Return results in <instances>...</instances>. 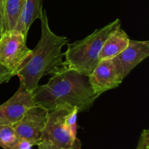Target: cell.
Masks as SVG:
<instances>
[{"instance_id": "obj_17", "label": "cell", "mask_w": 149, "mask_h": 149, "mask_svg": "<svg viewBox=\"0 0 149 149\" xmlns=\"http://www.w3.org/2000/svg\"><path fill=\"white\" fill-rule=\"evenodd\" d=\"M33 146L34 144L31 141L18 138L12 149H32V147Z\"/></svg>"}, {"instance_id": "obj_4", "label": "cell", "mask_w": 149, "mask_h": 149, "mask_svg": "<svg viewBox=\"0 0 149 149\" xmlns=\"http://www.w3.org/2000/svg\"><path fill=\"white\" fill-rule=\"evenodd\" d=\"M26 41L27 37L17 29L7 31L0 37V63L14 77L17 76L32 52Z\"/></svg>"}, {"instance_id": "obj_6", "label": "cell", "mask_w": 149, "mask_h": 149, "mask_svg": "<svg viewBox=\"0 0 149 149\" xmlns=\"http://www.w3.org/2000/svg\"><path fill=\"white\" fill-rule=\"evenodd\" d=\"M49 112L39 105L31 108L19 122L13 125L17 138L27 140L37 146L42 141Z\"/></svg>"}, {"instance_id": "obj_10", "label": "cell", "mask_w": 149, "mask_h": 149, "mask_svg": "<svg viewBox=\"0 0 149 149\" xmlns=\"http://www.w3.org/2000/svg\"><path fill=\"white\" fill-rule=\"evenodd\" d=\"M127 33L120 27H118L106 38L101 48L99 59H113L124 49H126L130 42Z\"/></svg>"}, {"instance_id": "obj_1", "label": "cell", "mask_w": 149, "mask_h": 149, "mask_svg": "<svg viewBox=\"0 0 149 149\" xmlns=\"http://www.w3.org/2000/svg\"><path fill=\"white\" fill-rule=\"evenodd\" d=\"M33 93L36 104L49 111L59 106L87 111L100 96L93 90L89 76L65 67L52 74L47 84L38 86Z\"/></svg>"}, {"instance_id": "obj_20", "label": "cell", "mask_w": 149, "mask_h": 149, "mask_svg": "<svg viewBox=\"0 0 149 149\" xmlns=\"http://www.w3.org/2000/svg\"><path fill=\"white\" fill-rule=\"evenodd\" d=\"M61 149H72V148H61Z\"/></svg>"}, {"instance_id": "obj_9", "label": "cell", "mask_w": 149, "mask_h": 149, "mask_svg": "<svg viewBox=\"0 0 149 149\" xmlns=\"http://www.w3.org/2000/svg\"><path fill=\"white\" fill-rule=\"evenodd\" d=\"M122 80L111 59L100 61L89 75V81L93 90L98 95L119 87Z\"/></svg>"}, {"instance_id": "obj_5", "label": "cell", "mask_w": 149, "mask_h": 149, "mask_svg": "<svg viewBox=\"0 0 149 149\" xmlns=\"http://www.w3.org/2000/svg\"><path fill=\"white\" fill-rule=\"evenodd\" d=\"M73 109L70 106H59L49 112L41 141L52 146L56 149H81V141L77 138H74L64 125L65 116Z\"/></svg>"}, {"instance_id": "obj_8", "label": "cell", "mask_w": 149, "mask_h": 149, "mask_svg": "<svg viewBox=\"0 0 149 149\" xmlns=\"http://www.w3.org/2000/svg\"><path fill=\"white\" fill-rule=\"evenodd\" d=\"M149 55L148 41L130 39L126 49L111 59L122 79Z\"/></svg>"}, {"instance_id": "obj_2", "label": "cell", "mask_w": 149, "mask_h": 149, "mask_svg": "<svg viewBox=\"0 0 149 149\" xmlns=\"http://www.w3.org/2000/svg\"><path fill=\"white\" fill-rule=\"evenodd\" d=\"M41 20V37L29 59L17 74L20 82L26 90L33 93L42 77L58 72L63 66L62 49L68 43L66 36H58L51 30L45 9Z\"/></svg>"}, {"instance_id": "obj_11", "label": "cell", "mask_w": 149, "mask_h": 149, "mask_svg": "<svg viewBox=\"0 0 149 149\" xmlns=\"http://www.w3.org/2000/svg\"><path fill=\"white\" fill-rule=\"evenodd\" d=\"M43 0H26L23 12L15 29L27 37L31 26L40 19L43 12Z\"/></svg>"}, {"instance_id": "obj_3", "label": "cell", "mask_w": 149, "mask_h": 149, "mask_svg": "<svg viewBox=\"0 0 149 149\" xmlns=\"http://www.w3.org/2000/svg\"><path fill=\"white\" fill-rule=\"evenodd\" d=\"M120 26V19H116L103 28L95 29L87 37L68 44L64 52L63 66L84 75H90L100 62L99 54L105 40Z\"/></svg>"}, {"instance_id": "obj_14", "label": "cell", "mask_w": 149, "mask_h": 149, "mask_svg": "<svg viewBox=\"0 0 149 149\" xmlns=\"http://www.w3.org/2000/svg\"><path fill=\"white\" fill-rule=\"evenodd\" d=\"M79 113V109L74 107L72 110L68 111L64 119V125L74 138H77V115Z\"/></svg>"}, {"instance_id": "obj_18", "label": "cell", "mask_w": 149, "mask_h": 149, "mask_svg": "<svg viewBox=\"0 0 149 149\" xmlns=\"http://www.w3.org/2000/svg\"><path fill=\"white\" fill-rule=\"evenodd\" d=\"M4 0H0V30L1 33L4 32Z\"/></svg>"}, {"instance_id": "obj_21", "label": "cell", "mask_w": 149, "mask_h": 149, "mask_svg": "<svg viewBox=\"0 0 149 149\" xmlns=\"http://www.w3.org/2000/svg\"><path fill=\"white\" fill-rule=\"evenodd\" d=\"M1 34H2V33H1V30H0V37H1Z\"/></svg>"}, {"instance_id": "obj_7", "label": "cell", "mask_w": 149, "mask_h": 149, "mask_svg": "<svg viewBox=\"0 0 149 149\" xmlns=\"http://www.w3.org/2000/svg\"><path fill=\"white\" fill-rule=\"evenodd\" d=\"M35 105L36 104L33 93L26 90L20 82L15 93L8 100L0 105V124L14 125Z\"/></svg>"}, {"instance_id": "obj_13", "label": "cell", "mask_w": 149, "mask_h": 149, "mask_svg": "<svg viewBox=\"0 0 149 149\" xmlns=\"http://www.w3.org/2000/svg\"><path fill=\"white\" fill-rule=\"evenodd\" d=\"M17 139L13 125L0 124V147L3 149H12Z\"/></svg>"}, {"instance_id": "obj_16", "label": "cell", "mask_w": 149, "mask_h": 149, "mask_svg": "<svg viewBox=\"0 0 149 149\" xmlns=\"http://www.w3.org/2000/svg\"><path fill=\"white\" fill-rule=\"evenodd\" d=\"M13 77V74L0 63V84L8 82Z\"/></svg>"}, {"instance_id": "obj_15", "label": "cell", "mask_w": 149, "mask_h": 149, "mask_svg": "<svg viewBox=\"0 0 149 149\" xmlns=\"http://www.w3.org/2000/svg\"><path fill=\"white\" fill-rule=\"evenodd\" d=\"M136 149H149V130H143L138 141Z\"/></svg>"}, {"instance_id": "obj_12", "label": "cell", "mask_w": 149, "mask_h": 149, "mask_svg": "<svg viewBox=\"0 0 149 149\" xmlns=\"http://www.w3.org/2000/svg\"><path fill=\"white\" fill-rule=\"evenodd\" d=\"M26 0H4V32L15 29L23 12Z\"/></svg>"}, {"instance_id": "obj_19", "label": "cell", "mask_w": 149, "mask_h": 149, "mask_svg": "<svg viewBox=\"0 0 149 149\" xmlns=\"http://www.w3.org/2000/svg\"><path fill=\"white\" fill-rule=\"evenodd\" d=\"M37 146L39 149H56L52 146L49 145V144L47 143L42 142V141H41L39 143L37 144Z\"/></svg>"}]
</instances>
